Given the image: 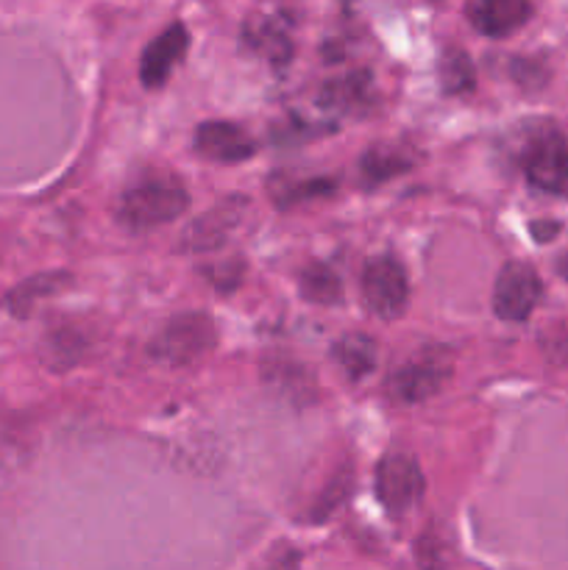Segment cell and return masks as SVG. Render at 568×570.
Returning a JSON list of instances; mask_svg holds the SVG:
<instances>
[{
	"mask_svg": "<svg viewBox=\"0 0 568 570\" xmlns=\"http://www.w3.org/2000/svg\"><path fill=\"white\" fill-rule=\"evenodd\" d=\"M376 340H371L368 334L360 332L345 334V337H340L332 348V360L337 362V367L351 379V382L365 379L368 373L376 367Z\"/></svg>",
	"mask_w": 568,
	"mask_h": 570,
	"instance_id": "cell-15",
	"label": "cell"
},
{
	"mask_svg": "<svg viewBox=\"0 0 568 570\" xmlns=\"http://www.w3.org/2000/svg\"><path fill=\"white\" fill-rule=\"evenodd\" d=\"M248 215L251 200L243 198V195H228V198L217 200L212 209H206L204 215L195 217V220L184 228L182 237H178L176 243V250L189 256L212 254V250L223 248V245L243 228Z\"/></svg>",
	"mask_w": 568,
	"mask_h": 570,
	"instance_id": "cell-5",
	"label": "cell"
},
{
	"mask_svg": "<svg viewBox=\"0 0 568 570\" xmlns=\"http://www.w3.org/2000/svg\"><path fill=\"white\" fill-rule=\"evenodd\" d=\"M301 295L310 304L317 306H337L343 301V282L337 273L323 262H312L304 273H301Z\"/></svg>",
	"mask_w": 568,
	"mask_h": 570,
	"instance_id": "cell-17",
	"label": "cell"
},
{
	"mask_svg": "<svg viewBox=\"0 0 568 570\" xmlns=\"http://www.w3.org/2000/svg\"><path fill=\"white\" fill-rule=\"evenodd\" d=\"M72 276L70 273H61V271H48V273H37V276L26 278V282H20L17 287H11L9 293L3 295V309L9 312L11 317H28L33 315V309H37L42 301L53 298V295H59L61 289L70 287Z\"/></svg>",
	"mask_w": 568,
	"mask_h": 570,
	"instance_id": "cell-13",
	"label": "cell"
},
{
	"mask_svg": "<svg viewBox=\"0 0 568 570\" xmlns=\"http://www.w3.org/2000/svg\"><path fill=\"white\" fill-rule=\"evenodd\" d=\"M523 176L538 193L568 195V139L555 128L529 137L523 148Z\"/></svg>",
	"mask_w": 568,
	"mask_h": 570,
	"instance_id": "cell-7",
	"label": "cell"
},
{
	"mask_svg": "<svg viewBox=\"0 0 568 570\" xmlns=\"http://www.w3.org/2000/svg\"><path fill=\"white\" fill-rule=\"evenodd\" d=\"M543 295L538 271L527 262H507L493 287V312L507 323H523Z\"/></svg>",
	"mask_w": 568,
	"mask_h": 570,
	"instance_id": "cell-8",
	"label": "cell"
},
{
	"mask_svg": "<svg viewBox=\"0 0 568 570\" xmlns=\"http://www.w3.org/2000/svg\"><path fill=\"white\" fill-rule=\"evenodd\" d=\"M337 189L334 178H287L276 176L271 181V198L278 209H295L301 204H310L315 198H329Z\"/></svg>",
	"mask_w": 568,
	"mask_h": 570,
	"instance_id": "cell-16",
	"label": "cell"
},
{
	"mask_svg": "<svg viewBox=\"0 0 568 570\" xmlns=\"http://www.w3.org/2000/svg\"><path fill=\"white\" fill-rule=\"evenodd\" d=\"M532 14V0H468V22L490 39L516 33Z\"/></svg>",
	"mask_w": 568,
	"mask_h": 570,
	"instance_id": "cell-11",
	"label": "cell"
},
{
	"mask_svg": "<svg viewBox=\"0 0 568 570\" xmlns=\"http://www.w3.org/2000/svg\"><path fill=\"white\" fill-rule=\"evenodd\" d=\"M189 206V193L176 176L150 173L120 195L117 204V220L123 228L134 234L150 232L165 223L176 220Z\"/></svg>",
	"mask_w": 568,
	"mask_h": 570,
	"instance_id": "cell-1",
	"label": "cell"
},
{
	"mask_svg": "<svg viewBox=\"0 0 568 570\" xmlns=\"http://www.w3.org/2000/svg\"><path fill=\"white\" fill-rule=\"evenodd\" d=\"M195 150L217 165H237L256 154V139L237 122L209 120L200 122L195 131Z\"/></svg>",
	"mask_w": 568,
	"mask_h": 570,
	"instance_id": "cell-9",
	"label": "cell"
},
{
	"mask_svg": "<svg viewBox=\"0 0 568 570\" xmlns=\"http://www.w3.org/2000/svg\"><path fill=\"white\" fill-rule=\"evenodd\" d=\"M427 479L410 451H388L376 465V499L390 518H404L421 504Z\"/></svg>",
	"mask_w": 568,
	"mask_h": 570,
	"instance_id": "cell-4",
	"label": "cell"
},
{
	"mask_svg": "<svg viewBox=\"0 0 568 570\" xmlns=\"http://www.w3.org/2000/svg\"><path fill=\"white\" fill-rule=\"evenodd\" d=\"M239 276H243V262L232 259V262H223L221 267H215V273H212V284H215L217 289H232L239 284Z\"/></svg>",
	"mask_w": 568,
	"mask_h": 570,
	"instance_id": "cell-22",
	"label": "cell"
},
{
	"mask_svg": "<svg viewBox=\"0 0 568 570\" xmlns=\"http://www.w3.org/2000/svg\"><path fill=\"white\" fill-rule=\"evenodd\" d=\"M245 39H248V45H254L265 59H271L273 65H287L293 45H290V33L282 22L276 20L251 22V26L245 28Z\"/></svg>",
	"mask_w": 568,
	"mask_h": 570,
	"instance_id": "cell-18",
	"label": "cell"
},
{
	"mask_svg": "<svg viewBox=\"0 0 568 570\" xmlns=\"http://www.w3.org/2000/svg\"><path fill=\"white\" fill-rule=\"evenodd\" d=\"M454 376V354L449 345H427L407 356L388 379V393L395 404H421L434 399Z\"/></svg>",
	"mask_w": 568,
	"mask_h": 570,
	"instance_id": "cell-2",
	"label": "cell"
},
{
	"mask_svg": "<svg viewBox=\"0 0 568 570\" xmlns=\"http://www.w3.org/2000/svg\"><path fill=\"white\" fill-rule=\"evenodd\" d=\"M189 48V31L184 22H173L167 26L154 42H148V48L143 50V59H139V81L148 89L165 87V81L170 78V72L182 65V59L187 56Z\"/></svg>",
	"mask_w": 568,
	"mask_h": 570,
	"instance_id": "cell-10",
	"label": "cell"
},
{
	"mask_svg": "<svg viewBox=\"0 0 568 570\" xmlns=\"http://www.w3.org/2000/svg\"><path fill=\"white\" fill-rule=\"evenodd\" d=\"M354 493V468L351 465H340L334 471V476L329 479L326 488L321 490V495L315 499L310 512V521L312 523H323L326 518H332L340 507L349 501V495Z\"/></svg>",
	"mask_w": 568,
	"mask_h": 570,
	"instance_id": "cell-20",
	"label": "cell"
},
{
	"mask_svg": "<svg viewBox=\"0 0 568 570\" xmlns=\"http://www.w3.org/2000/svg\"><path fill=\"white\" fill-rule=\"evenodd\" d=\"M440 87L449 95H468L477 87V70L466 50L445 48L440 56Z\"/></svg>",
	"mask_w": 568,
	"mask_h": 570,
	"instance_id": "cell-19",
	"label": "cell"
},
{
	"mask_svg": "<svg viewBox=\"0 0 568 570\" xmlns=\"http://www.w3.org/2000/svg\"><path fill=\"white\" fill-rule=\"evenodd\" d=\"M217 343L215 321L204 312H182L161 326L150 340L148 354L170 367H187L209 354Z\"/></svg>",
	"mask_w": 568,
	"mask_h": 570,
	"instance_id": "cell-3",
	"label": "cell"
},
{
	"mask_svg": "<svg viewBox=\"0 0 568 570\" xmlns=\"http://www.w3.org/2000/svg\"><path fill=\"white\" fill-rule=\"evenodd\" d=\"M557 271H560V273H562V276H566V278H568V256H566V259H562V262H560V265H557Z\"/></svg>",
	"mask_w": 568,
	"mask_h": 570,
	"instance_id": "cell-23",
	"label": "cell"
},
{
	"mask_svg": "<svg viewBox=\"0 0 568 570\" xmlns=\"http://www.w3.org/2000/svg\"><path fill=\"white\" fill-rule=\"evenodd\" d=\"M362 301L382 321H395L410 304V278L395 256H376L362 271Z\"/></svg>",
	"mask_w": 568,
	"mask_h": 570,
	"instance_id": "cell-6",
	"label": "cell"
},
{
	"mask_svg": "<svg viewBox=\"0 0 568 570\" xmlns=\"http://www.w3.org/2000/svg\"><path fill=\"white\" fill-rule=\"evenodd\" d=\"M415 167V156L407 148L393 142H379L362 154L360 159V176L365 187H379V184L390 181V178L410 173Z\"/></svg>",
	"mask_w": 568,
	"mask_h": 570,
	"instance_id": "cell-14",
	"label": "cell"
},
{
	"mask_svg": "<svg viewBox=\"0 0 568 570\" xmlns=\"http://www.w3.org/2000/svg\"><path fill=\"white\" fill-rule=\"evenodd\" d=\"M81 348H84V340L78 337L72 328L65 326V328H53V332L48 334V340H45L42 345V354L50 367L65 371V367L76 365V362L81 360Z\"/></svg>",
	"mask_w": 568,
	"mask_h": 570,
	"instance_id": "cell-21",
	"label": "cell"
},
{
	"mask_svg": "<svg viewBox=\"0 0 568 570\" xmlns=\"http://www.w3.org/2000/svg\"><path fill=\"white\" fill-rule=\"evenodd\" d=\"M317 104L323 109L343 111V115H365L373 106V76L368 70H351L332 78L323 83Z\"/></svg>",
	"mask_w": 568,
	"mask_h": 570,
	"instance_id": "cell-12",
	"label": "cell"
}]
</instances>
